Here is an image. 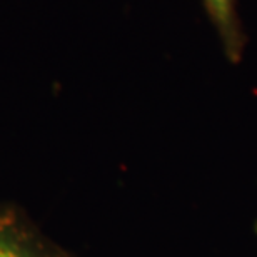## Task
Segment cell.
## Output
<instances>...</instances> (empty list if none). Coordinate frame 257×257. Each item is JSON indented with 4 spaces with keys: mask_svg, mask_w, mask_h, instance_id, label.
I'll list each match as a JSON object with an SVG mask.
<instances>
[{
    "mask_svg": "<svg viewBox=\"0 0 257 257\" xmlns=\"http://www.w3.org/2000/svg\"><path fill=\"white\" fill-rule=\"evenodd\" d=\"M205 12L219 34L229 60L239 62L245 47V34L237 14L235 0H202Z\"/></svg>",
    "mask_w": 257,
    "mask_h": 257,
    "instance_id": "2",
    "label": "cell"
},
{
    "mask_svg": "<svg viewBox=\"0 0 257 257\" xmlns=\"http://www.w3.org/2000/svg\"><path fill=\"white\" fill-rule=\"evenodd\" d=\"M255 232H257V222H255Z\"/></svg>",
    "mask_w": 257,
    "mask_h": 257,
    "instance_id": "3",
    "label": "cell"
},
{
    "mask_svg": "<svg viewBox=\"0 0 257 257\" xmlns=\"http://www.w3.org/2000/svg\"><path fill=\"white\" fill-rule=\"evenodd\" d=\"M0 257H77L17 204H0Z\"/></svg>",
    "mask_w": 257,
    "mask_h": 257,
    "instance_id": "1",
    "label": "cell"
}]
</instances>
